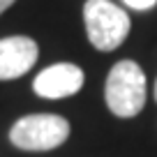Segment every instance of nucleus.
I'll use <instances>...</instances> for the list:
<instances>
[{"instance_id": "obj_5", "label": "nucleus", "mask_w": 157, "mask_h": 157, "mask_svg": "<svg viewBox=\"0 0 157 157\" xmlns=\"http://www.w3.org/2000/svg\"><path fill=\"white\" fill-rule=\"evenodd\" d=\"M37 42L25 35H12L0 39V81H12L30 72L37 63Z\"/></svg>"}, {"instance_id": "obj_4", "label": "nucleus", "mask_w": 157, "mask_h": 157, "mask_svg": "<svg viewBox=\"0 0 157 157\" xmlns=\"http://www.w3.org/2000/svg\"><path fill=\"white\" fill-rule=\"evenodd\" d=\"M83 69L72 63H56L42 69L33 81V90L44 99H63L83 88Z\"/></svg>"}, {"instance_id": "obj_7", "label": "nucleus", "mask_w": 157, "mask_h": 157, "mask_svg": "<svg viewBox=\"0 0 157 157\" xmlns=\"http://www.w3.org/2000/svg\"><path fill=\"white\" fill-rule=\"evenodd\" d=\"M14 2H16V0H0V14H2L5 10H10V7L14 5Z\"/></svg>"}, {"instance_id": "obj_8", "label": "nucleus", "mask_w": 157, "mask_h": 157, "mask_svg": "<svg viewBox=\"0 0 157 157\" xmlns=\"http://www.w3.org/2000/svg\"><path fill=\"white\" fill-rule=\"evenodd\" d=\"M155 99H157V81H155Z\"/></svg>"}, {"instance_id": "obj_2", "label": "nucleus", "mask_w": 157, "mask_h": 157, "mask_svg": "<svg viewBox=\"0 0 157 157\" xmlns=\"http://www.w3.org/2000/svg\"><path fill=\"white\" fill-rule=\"evenodd\" d=\"M83 21L88 42L97 51H113L123 44L129 35L132 21L127 12L113 5L111 0H86Z\"/></svg>"}, {"instance_id": "obj_3", "label": "nucleus", "mask_w": 157, "mask_h": 157, "mask_svg": "<svg viewBox=\"0 0 157 157\" xmlns=\"http://www.w3.org/2000/svg\"><path fill=\"white\" fill-rule=\"evenodd\" d=\"M69 136V123L56 113H33L19 118L10 129V141L21 150H53Z\"/></svg>"}, {"instance_id": "obj_1", "label": "nucleus", "mask_w": 157, "mask_h": 157, "mask_svg": "<svg viewBox=\"0 0 157 157\" xmlns=\"http://www.w3.org/2000/svg\"><path fill=\"white\" fill-rule=\"evenodd\" d=\"M104 99L118 118H134L146 104V74L134 60H120L111 67L104 86Z\"/></svg>"}, {"instance_id": "obj_6", "label": "nucleus", "mask_w": 157, "mask_h": 157, "mask_svg": "<svg viewBox=\"0 0 157 157\" xmlns=\"http://www.w3.org/2000/svg\"><path fill=\"white\" fill-rule=\"evenodd\" d=\"M127 7H132V10L136 12H146V10H152V7L157 5V0H123Z\"/></svg>"}]
</instances>
